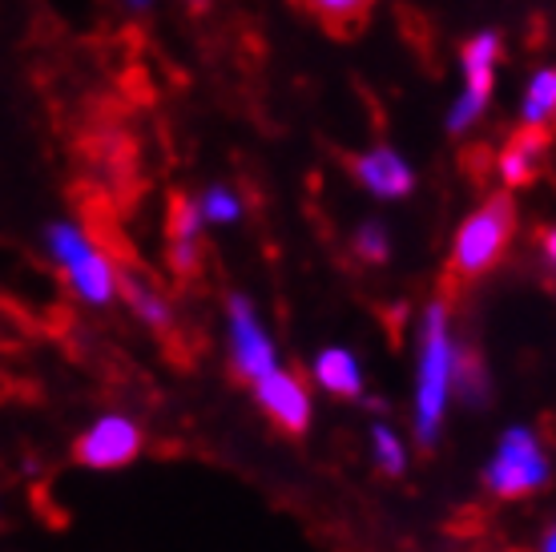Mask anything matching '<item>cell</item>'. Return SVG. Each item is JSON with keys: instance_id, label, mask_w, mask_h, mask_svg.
I'll use <instances>...</instances> for the list:
<instances>
[{"instance_id": "cell-6", "label": "cell", "mask_w": 556, "mask_h": 552, "mask_svg": "<svg viewBox=\"0 0 556 552\" xmlns=\"http://www.w3.org/2000/svg\"><path fill=\"white\" fill-rule=\"evenodd\" d=\"M141 448H146V431L134 415L101 412L73 440V460L89 472H122L141 456Z\"/></svg>"}, {"instance_id": "cell-9", "label": "cell", "mask_w": 556, "mask_h": 552, "mask_svg": "<svg viewBox=\"0 0 556 552\" xmlns=\"http://www.w3.org/2000/svg\"><path fill=\"white\" fill-rule=\"evenodd\" d=\"M202 235H206V222L198 214V202L178 193L169 202V218H166V254L174 275L190 278L202 266Z\"/></svg>"}, {"instance_id": "cell-22", "label": "cell", "mask_w": 556, "mask_h": 552, "mask_svg": "<svg viewBox=\"0 0 556 552\" xmlns=\"http://www.w3.org/2000/svg\"><path fill=\"white\" fill-rule=\"evenodd\" d=\"M536 552H556V525H548L541 532V544H536Z\"/></svg>"}, {"instance_id": "cell-16", "label": "cell", "mask_w": 556, "mask_h": 552, "mask_svg": "<svg viewBox=\"0 0 556 552\" xmlns=\"http://www.w3.org/2000/svg\"><path fill=\"white\" fill-rule=\"evenodd\" d=\"M194 202L206 226H235V222H242V210H247L242 193L235 186H226V181H210L206 190L194 193Z\"/></svg>"}, {"instance_id": "cell-2", "label": "cell", "mask_w": 556, "mask_h": 552, "mask_svg": "<svg viewBox=\"0 0 556 552\" xmlns=\"http://www.w3.org/2000/svg\"><path fill=\"white\" fill-rule=\"evenodd\" d=\"M41 250L61 275L65 290L85 306V311H110L117 303V283L122 266L113 263V254L101 247L93 230L77 218H53L45 222Z\"/></svg>"}, {"instance_id": "cell-10", "label": "cell", "mask_w": 556, "mask_h": 552, "mask_svg": "<svg viewBox=\"0 0 556 552\" xmlns=\"http://www.w3.org/2000/svg\"><path fill=\"white\" fill-rule=\"evenodd\" d=\"M311 384L327 391L331 400H367V367L351 347H323L319 355L311 360Z\"/></svg>"}, {"instance_id": "cell-19", "label": "cell", "mask_w": 556, "mask_h": 552, "mask_svg": "<svg viewBox=\"0 0 556 552\" xmlns=\"http://www.w3.org/2000/svg\"><path fill=\"white\" fill-rule=\"evenodd\" d=\"M351 247H355V254H359L363 263H388V230H383V226H379V222H367V226H359V235H355V242H351Z\"/></svg>"}, {"instance_id": "cell-15", "label": "cell", "mask_w": 556, "mask_h": 552, "mask_svg": "<svg viewBox=\"0 0 556 552\" xmlns=\"http://www.w3.org/2000/svg\"><path fill=\"white\" fill-rule=\"evenodd\" d=\"M306 13L315 16L319 25H327L334 37H348L355 28L367 25V16L376 9V0H299Z\"/></svg>"}, {"instance_id": "cell-4", "label": "cell", "mask_w": 556, "mask_h": 552, "mask_svg": "<svg viewBox=\"0 0 556 552\" xmlns=\"http://www.w3.org/2000/svg\"><path fill=\"white\" fill-rule=\"evenodd\" d=\"M516 230V206L508 193H492L484 206L472 210L464 226L456 230V242H452V263H447V275L456 283H472V278H484L492 266L504 259V250L513 242Z\"/></svg>"}, {"instance_id": "cell-8", "label": "cell", "mask_w": 556, "mask_h": 552, "mask_svg": "<svg viewBox=\"0 0 556 552\" xmlns=\"http://www.w3.org/2000/svg\"><path fill=\"white\" fill-rule=\"evenodd\" d=\"M496 53H501V41L492 33H480L476 41L464 45V73H468V89L459 97V105L447 117V129H468V125L480 117V110L488 105V93H492V65H496Z\"/></svg>"}, {"instance_id": "cell-21", "label": "cell", "mask_w": 556, "mask_h": 552, "mask_svg": "<svg viewBox=\"0 0 556 552\" xmlns=\"http://www.w3.org/2000/svg\"><path fill=\"white\" fill-rule=\"evenodd\" d=\"M541 254H544V263L556 271V226H548V230L541 235Z\"/></svg>"}, {"instance_id": "cell-12", "label": "cell", "mask_w": 556, "mask_h": 552, "mask_svg": "<svg viewBox=\"0 0 556 552\" xmlns=\"http://www.w3.org/2000/svg\"><path fill=\"white\" fill-rule=\"evenodd\" d=\"M117 303L129 306V315L138 318L146 331H169L174 327V306H169L166 290L141 271L122 266V283H117Z\"/></svg>"}, {"instance_id": "cell-14", "label": "cell", "mask_w": 556, "mask_h": 552, "mask_svg": "<svg viewBox=\"0 0 556 552\" xmlns=\"http://www.w3.org/2000/svg\"><path fill=\"white\" fill-rule=\"evenodd\" d=\"M367 452H371V464H376L379 476L400 480V476H407V468H412V443L391 428L388 419H376V424L367 428Z\"/></svg>"}, {"instance_id": "cell-23", "label": "cell", "mask_w": 556, "mask_h": 552, "mask_svg": "<svg viewBox=\"0 0 556 552\" xmlns=\"http://www.w3.org/2000/svg\"><path fill=\"white\" fill-rule=\"evenodd\" d=\"M181 4H190V9H202V4H206V0H181Z\"/></svg>"}, {"instance_id": "cell-18", "label": "cell", "mask_w": 556, "mask_h": 552, "mask_svg": "<svg viewBox=\"0 0 556 552\" xmlns=\"http://www.w3.org/2000/svg\"><path fill=\"white\" fill-rule=\"evenodd\" d=\"M525 117L532 125H548L556 117V70L541 73L529 89V101H525Z\"/></svg>"}, {"instance_id": "cell-3", "label": "cell", "mask_w": 556, "mask_h": 552, "mask_svg": "<svg viewBox=\"0 0 556 552\" xmlns=\"http://www.w3.org/2000/svg\"><path fill=\"white\" fill-rule=\"evenodd\" d=\"M553 480V456L529 424H513L501 431V440L492 448L488 464L480 468V484L492 500H529L544 492Z\"/></svg>"}, {"instance_id": "cell-17", "label": "cell", "mask_w": 556, "mask_h": 552, "mask_svg": "<svg viewBox=\"0 0 556 552\" xmlns=\"http://www.w3.org/2000/svg\"><path fill=\"white\" fill-rule=\"evenodd\" d=\"M456 400L476 407V403L488 400V367L484 360L476 355L472 347H459V363H456Z\"/></svg>"}, {"instance_id": "cell-13", "label": "cell", "mask_w": 556, "mask_h": 552, "mask_svg": "<svg viewBox=\"0 0 556 552\" xmlns=\"http://www.w3.org/2000/svg\"><path fill=\"white\" fill-rule=\"evenodd\" d=\"M351 170H355V178L363 181V190H371L376 198H404V193H412V186H416V174L407 170V162L395 150L359 153V158L351 162Z\"/></svg>"}, {"instance_id": "cell-1", "label": "cell", "mask_w": 556, "mask_h": 552, "mask_svg": "<svg viewBox=\"0 0 556 552\" xmlns=\"http://www.w3.org/2000/svg\"><path fill=\"white\" fill-rule=\"evenodd\" d=\"M459 335L452 323V306L444 299L428 303L419 318L416 384H412V440L419 448H435L447 428V407L456 403V363Z\"/></svg>"}, {"instance_id": "cell-20", "label": "cell", "mask_w": 556, "mask_h": 552, "mask_svg": "<svg viewBox=\"0 0 556 552\" xmlns=\"http://www.w3.org/2000/svg\"><path fill=\"white\" fill-rule=\"evenodd\" d=\"M117 9H122L126 16H146L157 9V0H117Z\"/></svg>"}, {"instance_id": "cell-11", "label": "cell", "mask_w": 556, "mask_h": 552, "mask_svg": "<svg viewBox=\"0 0 556 552\" xmlns=\"http://www.w3.org/2000/svg\"><path fill=\"white\" fill-rule=\"evenodd\" d=\"M544 150H548V125H525V129H516L513 138L504 141L501 158H496V170H501L504 186H529L536 181L541 174V162H544Z\"/></svg>"}, {"instance_id": "cell-7", "label": "cell", "mask_w": 556, "mask_h": 552, "mask_svg": "<svg viewBox=\"0 0 556 552\" xmlns=\"http://www.w3.org/2000/svg\"><path fill=\"white\" fill-rule=\"evenodd\" d=\"M254 403L263 407V415L287 436H303L315 419V396L311 384L291 367H275L270 375H263L258 384H251Z\"/></svg>"}, {"instance_id": "cell-5", "label": "cell", "mask_w": 556, "mask_h": 552, "mask_svg": "<svg viewBox=\"0 0 556 552\" xmlns=\"http://www.w3.org/2000/svg\"><path fill=\"white\" fill-rule=\"evenodd\" d=\"M226 355H230V367L247 387L258 384L275 367H282V355H278L270 327L263 323V311L242 290L226 294Z\"/></svg>"}]
</instances>
